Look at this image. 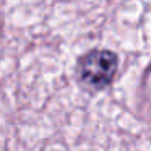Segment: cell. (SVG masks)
I'll return each instance as SVG.
<instances>
[{
	"label": "cell",
	"mask_w": 151,
	"mask_h": 151,
	"mask_svg": "<svg viewBox=\"0 0 151 151\" xmlns=\"http://www.w3.org/2000/svg\"><path fill=\"white\" fill-rule=\"evenodd\" d=\"M119 67V59L107 49L91 50L81 57L78 65V76L81 85L88 89L99 91L112 83Z\"/></svg>",
	"instance_id": "1"
}]
</instances>
